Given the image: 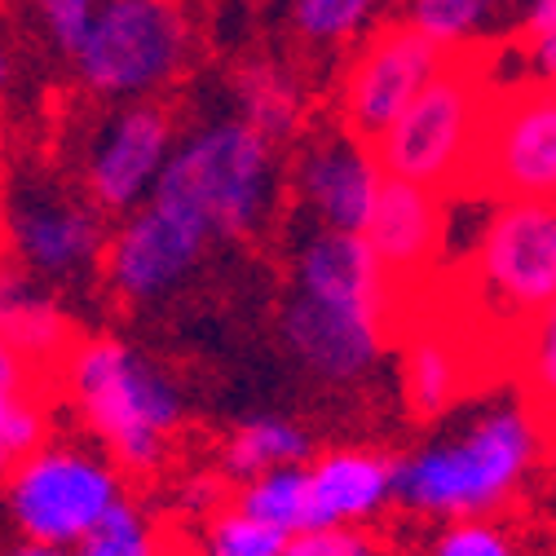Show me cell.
I'll use <instances>...</instances> for the list:
<instances>
[{
    "mask_svg": "<svg viewBox=\"0 0 556 556\" xmlns=\"http://www.w3.org/2000/svg\"><path fill=\"white\" fill-rule=\"evenodd\" d=\"M288 278L278 331L292 358L323 384L363 380L397 336V296L367 235L305 226Z\"/></svg>",
    "mask_w": 556,
    "mask_h": 556,
    "instance_id": "1",
    "label": "cell"
},
{
    "mask_svg": "<svg viewBox=\"0 0 556 556\" xmlns=\"http://www.w3.org/2000/svg\"><path fill=\"white\" fill-rule=\"evenodd\" d=\"M58 389L80 415L93 446H102L128 477L164 468L186 420V397L151 354L115 336H85L62 363Z\"/></svg>",
    "mask_w": 556,
    "mask_h": 556,
    "instance_id": "2",
    "label": "cell"
},
{
    "mask_svg": "<svg viewBox=\"0 0 556 556\" xmlns=\"http://www.w3.org/2000/svg\"><path fill=\"white\" fill-rule=\"evenodd\" d=\"M539 451L543 438L521 402L491 406L468 429L393 459V504L415 517L481 521L513 500Z\"/></svg>",
    "mask_w": 556,
    "mask_h": 556,
    "instance_id": "3",
    "label": "cell"
},
{
    "mask_svg": "<svg viewBox=\"0 0 556 556\" xmlns=\"http://www.w3.org/2000/svg\"><path fill=\"white\" fill-rule=\"evenodd\" d=\"M283 190L288 177L278 164V142L230 111L181 132L155 199L186 207L217 239L248 243L265 235Z\"/></svg>",
    "mask_w": 556,
    "mask_h": 556,
    "instance_id": "4",
    "label": "cell"
},
{
    "mask_svg": "<svg viewBox=\"0 0 556 556\" xmlns=\"http://www.w3.org/2000/svg\"><path fill=\"white\" fill-rule=\"evenodd\" d=\"M500 89L495 45L459 49L429 80V89L415 98L402 119L376 137V155L389 177L429 186L446 199H459L472 177L477 142L485 128V111Z\"/></svg>",
    "mask_w": 556,
    "mask_h": 556,
    "instance_id": "5",
    "label": "cell"
},
{
    "mask_svg": "<svg viewBox=\"0 0 556 556\" xmlns=\"http://www.w3.org/2000/svg\"><path fill=\"white\" fill-rule=\"evenodd\" d=\"M194 62V23L181 0H102L72 58L102 102H160Z\"/></svg>",
    "mask_w": 556,
    "mask_h": 556,
    "instance_id": "6",
    "label": "cell"
},
{
    "mask_svg": "<svg viewBox=\"0 0 556 556\" xmlns=\"http://www.w3.org/2000/svg\"><path fill=\"white\" fill-rule=\"evenodd\" d=\"M124 468L89 442L49 438L5 477V508L23 539L80 547L85 534L119 504Z\"/></svg>",
    "mask_w": 556,
    "mask_h": 556,
    "instance_id": "7",
    "label": "cell"
},
{
    "mask_svg": "<svg viewBox=\"0 0 556 556\" xmlns=\"http://www.w3.org/2000/svg\"><path fill=\"white\" fill-rule=\"evenodd\" d=\"M111 226L85 194L49 177H18L0 186V248L14 252L49 288H85L102 278Z\"/></svg>",
    "mask_w": 556,
    "mask_h": 556,
    "instance_id": "8",
    "label": "cell"
},
{
    "mask_svg": "<svg viewBox=\"0 0 556 556\" xmlns=\"http://www.w3.org/2000/svg\"><path fill=\"white\" fill-rule=\"evenodd\" d=\"M459 199H556V89L500 85Z\"/></svg>",
    "mask_w": 556,
    "mask_h": 556,
    "instance_id": "9",
    "label": "cell"
},
{
    "mask_svg": "<svg viewBox=\"0 0 556 556\" xmlns=\"http://www.w3.org/2000/svg\"><path fill=\"white\" fill-rule=\"evenodd\" d=\"M213 243L217 235L186 207L151 199L111 230L102 283L119 305H160L190 283Z\"/></svg>",
    "mask_w": 556,
    "mask_h": 556,
    "instance_id": "10",
    "label": "cell"
},
{
    "mask_svg": "<svg viewBox=\"0 0 556 556\" xmlns=\"http://www.w3.org/2000/svg\"><path fill=\"white\" fill-rule=\"evenodd\" d=\"M177 142L181 132L164 102H115L85 142L80 190L106 217H128L155 199Z\"/></svg>",
    "mask_w": 556,
    "mask_h": 556,
    "instance_id": "11",
    "label": "cell"
},
{
    "mask_svg": "<svg viewBox=\"0 0 556 556\" xmlns=\"http://www.w3.org/2000/svg\"><path fill=\"white\" fill-rule=\"evenodd\" d=\"M446 58L451 53L433 45L425 31H415L402 18H389L344 58L340 93H336L340 124L358 132L363 142H376L429 89V80L446 66Z\"/></svg>",
    "mask_w": 556,
    "mask_h": 556,
    "instance_id": "12",
    "label": "cell"
},
{
    "mask_svg": "<svg viewBox=\"0 0 556 556\" xmlns=\"http://www.w3.org/2000/svg\"><path fill=\"white\" fill-rule=\"evenodd\" d=\"M389 173L371 142H363L350 128H327L296 137L292 168H288V194L296 203V217L305 226L367 235L371 213L380 203Z\"/></svg>",
    "mask_w": 556,
    "mask_h": 556,
    "instance_id": "13",
    "label": "cell"
},
{
    "mask_svg": "<svg viewBox=\"0 0 556 556\" xmlns=\"http://www.w3.org/2000/svg\"><path fill=\"white\" fill-rule=\"evenodd\" d=\"M367 243L389 274L397 314L406 301L420 296L446 265L451 252V199L415 186L402 177H389L380 190V203L367 226Z\"/></svg>",
    "mask_w": 556,
    "mask_h": 556,
    "instance_id": "14",
    "label": "cell"
},
{
    "mask_svg": "<svg viewBox=\"0 0 556 556\" xmlns=\"http://www.w3.org/2000/svg\"><path fill=\"white\" fill-rule=\"evenodd\" d=\"M0 336L40 371L45 384H58L62 363L80 344L76 318L66 314L58 288L36 278L5 248H0Z\"/></svg>",
    "mask_w": 556,
    "mask_h": 556,
    "instance_id": "15",
    "label": "cell"
},
{
    "mask_svg": "<svg viewBox=\"0 0 556 556\" xmlns=\"http://www.w3.org/2000/svg\"><path fill=\"white\" fill-rule=\"evenodd\" d=\"M309 530L331 526H367L393 504V459L336 446L314 455L309 464Z\"/></svg>",
    "mask_w": 556,
    "mask_h": 556,
    "instance_id": "16",
    "label": "cell"
},
{
    "mask_svg": "<svg viewBox=\"0 0 556 556\" xmlns=\"http://www.w3.org/2000/svg\"><path fill=\"white\" fill-rule=\"evenodd\" d=\"M230 98H235V115L256 124L278 147L301 137L305 85L296 76V66L278 62V58H248L230 76Z\"/></svg>",
    "mask_w": 556,
    "mask_h": 556,
    "instance_id": "17",
    "label": "cell"
},
{
    "mask_svg": "<svg viewBox=\"0 0 556 556\" xmlns=\"http://www.w3.org/2000/svg\"><path fill=\"white\" fill-rule=\"evenodd\" d=\"M397 14V0H288V31L309 58L354 53Z\"/></svg>",
    "mask_w": 556,
    "mask_h": 556,
    "instance_id": "18",
    "label": "cell"
},
{
    "mask_svg": "<svg viewBox=\"0 0 556 556\" xmlns=\"http://www.w3.org/2000/svg\"><path fill=\"white\" fill-rule=\"evenodd\" d=\"M508 380L517 402L530 410V420L547 451H556V301L539 309L513 340Z\"/></svg>",
    "mask_w": 556,
    "mask_h": 556,
    "instance_id": "19",
    "label": "cell"
},
{
    "mask_svg": "<svg viewBox=\"0 0 556 556\" xmlns=\"http://www.w3.org/2000/svg\"><path fill=\"white\" fill-rule=\"evenodd\" d=\"M309 459H314V442L296 420H283V415H252L222 446V481L243 485L274 468H296Z\"/></svg>",
    "mask_w": 556,
    "mask_h": 556,
    "instance_id": "20",
    "label": "cell"
},
{
    "mask_svg": "<svg viewBox=\"0 0 556 556\" xmlns=\"http://www.w3.org/2000/svg\"><path fill=\"white\" fill-rule=\"evenodd\" d=\"M504 14H508V0H397L393 18L425 31L446 53H459V49L491 45V36L504 31Z\"/></svg>",
    "mask_w": 556,
    "mask_h": 556,
    "instance_id": "21",
    "label": "cell"
},
{
    "mask_svg": "<svg viewBox=\"0 0 556 556\" xmlns=\"http://www.w3.org/2000/svg\"><path fill=\"white\" fill-rule=\"evenodd\" d=\"M235 504L274 530L301 534L309 530V468L296 464V468H274L265 477H252L235 485Z\"/></svg>",
    "mask_w": 556,
    "mask_h": 556,
    "instance_id": "22",
    "label": "cell"
},
{
    "mask_svg": "<svg viewBox=\"0 0 556 556\" xmlns=\"http://www.w3.org/2000/svg\"><path fill=\"white\" fill-rule=\"evenodd\" d=\"M76 556H168L160 521L132 500H119L76 547Z\"/></svg>",
    "mask_w": 556,
    "mask_h": 556,
    "instance_id": "23",
    "label": "cell"
},
{
    "mask_svg": "<svg viewBox=\"0 0 556 556\" xmlns=\"http://www.w3.org/2000/svg\"><path fill=\"white\" fill-rule=\"evenodd\" d=\"M288 539L292 534L248 517L230 500V508H217L213 517H203L194 556H288Z\"/></svg>",
    "mask_w": 556,
    "mask_h": 556,
    "instance_id": "24",
    "label": "cell"
},
{
    "mask_svg": "<svg viewBox=\"0 0 556 556\" xmlns=\"http://www.w3.org/2000/svg\"><path fill=\"white\" fill-rule=\"evenodd\" d=\"M49 442V397L45 389L0 393V481Z\"/></svg>",
    "mask_w": 556,
    "mask_h": 556,
    "instance_id": "25",
    "label": "cell"
},
{
    "mask_svg": "<svg viewBox=\"0 0 556 556\" xmlns=\"http://www.w3.org/2000/svg\"><path fill=\"white\" fill-rule=\"evenodd\" d=\"M31 5H36V18H40L49 45L66 62H72L80 53V45H85L98 10H102V0H31Z\"/></svg>",
    "mask_w": 556,
    "mask_h": 556,
    "instance_id": "26",
    "label": "cell"
},
{
    "mask_svg": "<svg viewBox=\"0 0 556 556\" xmlns=\"http://www.w3.org/2000/svg\"><path fill=\"white\" fill-rule=\"evenodd\" d=\"M429 556H517V552L500 526L481 517V521H446Z\"/></svg>",
    "mask_w": 556,
    "mask_h": 556,
    "instance_id": "27",
    "label": "cell"
},
{
    "mask_svg": "<svg viewBox=\"0 0 556 556\" xmlns=\"http://www.w3.org/2000/svg\"><path fill=\"white\" fill-rule=\"evenodd\" d=\"M288 556H380V547L363 526H331V530L292 534Z\"/></svg>",
    "mask_w": 556,
    "mask_h": 556,
    "instance_id": "28",
    "label": "cell"
},
{
    "mask_svg": "<svg viewBox=\"0 0 556 556\" xmlns=\"http://www.w3.org/2000/svg\"><path fill=\"white\" fill-rule=\"evenodd\" d=\"M23 389H53L40 380V371L0 336V393H23Z\"/></svg>",
    "mask_w": 556,
    "mask_h": 556,
    "instance_id": "29",
    "label": "cell"
},
{
    "mask_svg": "<svg viewBox=\"0 0 556 556\" xmlns=\"http://www.w3.org/2000/svg\"><path fill=\"white\" fill-rule=\"evenodd\" d=\"M526 80L556 89V27L526 36Z\"/></svg>",
    "mask_w": 556,
    "mask_h": 556,
    "instance_id": "30",
    "label": "cell"
},
{
    "mask_svg": "<svg viewBox=\"0 0 556 556\" xmlns=\"http://www.w3.org/2000/svg\"><path fill=\"white\" fill-rule=\"evenodd\" d=\"M517 27H521L526 36L552 31V27H556V0H521V14H517Z\"/></svg>",
    "mask_w": 556,
    "mask_h": 556,
    "instance_id": "31",
    "label": "cell"
},
{
    "mask_svg": "<svg viewBox=\"0 0 556 556\" xmlns=\"http://www.w3.org/2000/svg\"><path fill=\"white\" fill-rule=\"evenodd\" d=\"M5 556H76V547H58V543H36V539H18Z\"/></svg>",
    "mask_w": 556,
    "mask_h": 556,
    "instance_id": "32",
    "label": "cell"
},
{
    "mask_svg": "<svg viewBox=\"0 0 556 556\" xmlns=\"http://www.w3.org/2000/svg\"><path fill=\"white\" fill-rule=\"evenodd\" d=\"M14 85V49H10V40L0 36V93H5Z\"/></svg>",
    "mask_w": 556,
    "mask_h": 556,
    "instance_id": "33",
    "label": "cell"
}]
</instances>
